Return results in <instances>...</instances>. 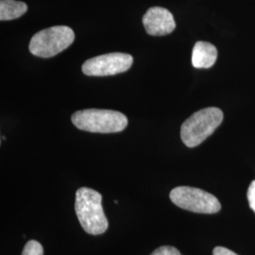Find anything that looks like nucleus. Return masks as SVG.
<instances>
[{"mask_svg": "<svg viewBox=\"0 0 255 255\" xmlns=\"http://www.w3.org/2000/svg\"><path fill=\"white\" fill-rule=\"evenodd\" d=\"M75 211L83 230L98 236L106 232L108 220L102 207V196L94 189L82 187L76 193Z\"/></svg>", "mask_w": 255, "mask_h": 255, "instance_id": "f257e3e1", "label": "nucleus"}, {"mask_svg": "<svg viewBox=\"0 0 255 255\" xmlns=\"http://www.w3.org/2000/svg\"><path fill=\"white\" fill-rule=\"evenodd\" d=\"M71 121L82 130L97 133L120 132L128 126L127 117L113 110H81L72 115Z\"/></svg>", "mask_w": 255, "mask_h": 255, "instance_id": "f03ea898", "label": "nucleus"}, {"mask_svg": "<svg viewBox=\"0 0 255 255\" xmlns=\"http://www.w3.org/2000/svg\"><path fill=\"white\" fill-rule=\"evenodd\" d=\"M223 117L222 111L216 107L204 108L193 114L181 127L183 144L188 147L199 146L219 127Z\"/></svg>", "mask_w": 255, "mask_h": 255, "instance_id": "7ed1b4c3", "label": "nucleus"}, {"mask_svg": "<svg viewBox=\"0 0 255 255\" xmlns=\"http://www.w3.org/2000/svg\"><path fill=\"white\" fill-rule=\"evenodd\" d=\"M74 40L75 33L71 27L54 26L35 33L29 42L28 49L36 57L50 58L71 46Z\"/></svg>", "mask_w": 255, "mask_h": 255, "instance_id": "20e7f679", "label": "nucleus"}, {"mask_svg": "<svg viewBox=\"0 0 255 255\" xmlns=\"http://www.w3.org/2000/svg\"><path fill=\"white\" fill-rule=\"evenodd\" d=\"M169 198L178 207L194 213L216 214L221 209L220 202L214 195L196 187H175Z\"/></svg>", "mask_w": 255, "mask_h": 255, "instance_id": "39448f33", "label": "nucleus"}, {"mask_svg": "<svg viewBox=\"0 0 255 255\" xmlns=\"http://www.w3.org/2000/svg\"><path fill=\"white\" fill-rule=\"evenodd\" d=\"M133 63L131 55L121 52H114L100 55L84 62L82 72L91 77H106L128 71Z\"/></svg>", "mask_w": 255, "mask_h": 255, "instance_id": "423d86ee", "label": "nucleus"}, {"mask_svg": "<svg viewBox=\"0 0 255 255\" xmlns=\"http://www.w3.org/2000/svg\"><path fill=\"white\" fill-rule=\"evenodd\" d=\"M142 22L146 33L151 36L170 34L176 27L173 14L162 7L149 8L144 14Z\"/></svg>", "mask_w": 255, "mask_h": 255, "instance_id": "0eeeda50", "label": "nucleus"}, {"mask_svg": "<svg viewBox=\"0 0 255 255\" xmlns=\"http://www.w3.org/2000/svg\"><path fill=\"white\" fill-rule=\"evenodd\" d=\"M218 59L217 47L208 42L199 41L192 51V64L195 68H210Z\"/></svg>", "mask_w": 255, "mask_h": 255, "instance_id": "6e6552de", "label": "nucleus"}, {"mask_svg": "<svg viewBox=\"0 0 255 255\" xmlns=\"http://www.w3.org/2000/svg\"><path fill=\"white\" fill-rule=\"evenodd\" d=\"M27 10V4L16 0H1L0 1V20L9 21L19 18Z\"/></svg>", "mask_w": 255, "mask_h": 255, "instance_id": "1a4fd4ad", "label": "nucleus"}, {"mask_svg": "<svg viewBox=\"0 0 255 255\" xmlns=\"http://www.w3.org/2000/svg\"><path fill=\"white\" fill-rule=\"evenodd\" d=\"M22 255H44V249L36 240H30L24 248Z\"/></svg>", "mask_w": 255, "mask_h": 255, "instance_id": "9d476101", "label": "nucleus"}, {"mask_svg": "<svg viewBox=\"0 0 255 255\" xmlns=\"http://www.w3.org/2000/svg\"><path fill=\"white\" fill-rule=\"evenodd\" d=\"M150 255H182L176 248L171 246H162L155 250Z\"/></svg>", "mask_w": 255, "mask_h": 255, "instance_id": "9b49d317", "label": "nucleus"}, {"mask_svg": "<svg viewBox=\"0 0 255 255\" xmlns=\"http://www.w3.org/2000/svg\"><path fill=\"white\" fill-rule=\"evenodd\" d=\"M247 197H248L250 207L255 213V181H253L250 184L248 193H247Z\"/></svg>", "mask_w": 255, "mask_h": 255, "instance_id": "f8f14e48", "label": "nucleus"}, {"mask_svg": "<svg viewBox=\"0 0 255 255\" xmlns=\"http://www.w3.org/2000/svg\"><path fill=\"white\" fill-rule=\"evenodd\" d=\"M213 255H238L233 251L224 247H216L213 251Z\"/></svg>", "mask_w": 255, "mask_h": 255, "instance_id": "ddd939ff", "label": "nucleus"}]
</instances>
